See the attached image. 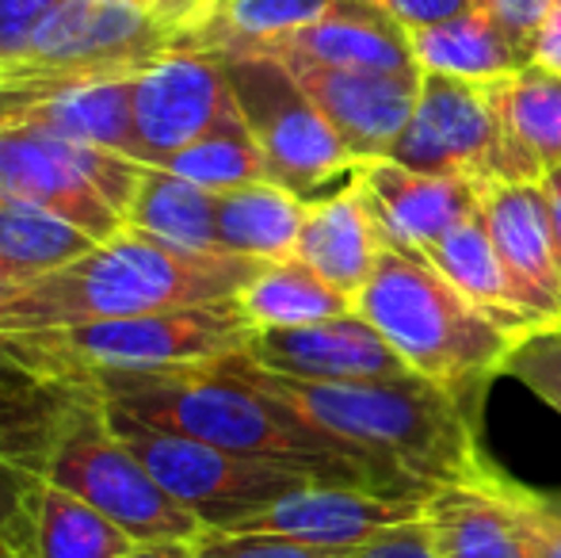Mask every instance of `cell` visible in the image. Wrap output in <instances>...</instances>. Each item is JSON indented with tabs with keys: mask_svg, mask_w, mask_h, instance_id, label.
Segmentation results:
<instances>
[{
	"mask_svg": "<svg viewBox=\"0 0 561 558\" xmlns=\"http://www.w3.org/2000/svg\"><path fill=\"white\" fill-rule=\"evenodd\" d=\"M58 4L61 0H0V73L31 50Z\"/></svg>",
	"mask_w": 561,
	"mask_h": 558,
	"instance_id": "8d00e7d4",
	"label": "cell"
},
{
	"mask_svg": "<svg viewBox=\"0 0 561 558\" xmlns=\"http://www.w3.org/2000/svg\"><path fill=\"white\" fill-rule=\"evenodd\" d=\"M550 4H554V0H485V8L496 15V23L524 46L527 58H531V43H535V35H539L542 20H547Z\"/></svg>",
	"mask_w": 561,
	"mask_h": 558,
	"instance_id": "f35d334b",
	"label": "cell"
},
{
	"mask_svg": "<svg viewBox=\"0 0 561 558\" xmlns=\"http://www.w3.org/2000/svg\"><path fill=\"white\" fill-rule=\"evenodd\" d=\"M424 261L444 280L455 283L478 310H485L496 326L508 329L512 337H527L531 329H542L539 321L519 306L508 272H504V264H501V253H496L493 238H489L481 207L473 210L466 223H458L450 234H444V238L424 253Z\"/></svg>",
	"mask_w": 561,
	"mask_h": 558,
	"instance_id": "603a6c76",
	"label": "cell"
},
{
	"mask_svg": "<svg viewBox=\"0 0 561 558\" xmlns=\"http://www.w3.org/2000/svg\"><path fill=\"white\" fill-rule=\"evenodd\" d=\"M46 482L96 505L138 544H203L210 536L199 516L187 513L126 447L96 390L69 413Z\"/></svg>",
	"mask_w": 561,
	"mask_h": 558,
	"instance_id": "ba28073f",
	"label": "cell"
},
{
	"mask_svg": "<svg viewBox=\"0 0 561 558\" xmlns=\"http://www.w3.org/2000/svg\"><path fill=\"white\" fill-rule=\"evenodd\" d=\"M359 161H382L421 100L424 73H355L279 58Z\"/></svg>",
	"mask_w": 561,
	"mask_h": 558,
	"instance_id": "2e32d148",
	"label": "cell"
},
{
	"mask_svg": "<svg viewBox=\"0 0 561 558\" xmlns=\"http://www.w3.org/2000/svg\"><path fill=\"white\" fill-rule=\"evenodd\" d=\"M233 104L226 66L207 50H172L134 77V157L164 164L199 141Z\"/></svg>",
	"mask_w": 561,
	"mask_h": 558,
	"instance_id": "7c38bea8",
	"label": "cell"
},
{
	"mask_svg": "<svg viewBox=\"0 0 561 558\" xmlns=\"http://www.w3.org/2000/svg\"><path fill=\"white\" fill-rule=\"evenodd\" d=\"M164 169L192 180V184L207 187V192H233V187L267 180L264 153H260L256 138H252L237 100L226 107L222 119H218L199 141L180 149L172 161H164Z\"/></svg>",
	"mask_w": 561,
	"mask_h": 558,
	"instance_id": "1f68e13d",
	"label": "cell"
},
{
	"mask_svg": "<svg viewBox=\"0 0 561 558\" xmlns=\"http://www.w3.org/2000/svg\"><path fill=\"white\" fill-rule=\"evenodd\" d=\"M493 475L489 467L478 482H450L428 493L424 524L436 558H527Z\"/></svg>",
	"mask_w": 561,
	"mask_h": 558,
	"instance_id": "7402d4cb",
	"label": "cell"
},
{
	"mask_svg": "<svg viewBox=\"0 0 561 558\" xmlns=\"http://www.w3.org/2000/svg\"><path fill=\"white\" fill-rule=\"evenodd\" d=\"M96 246L100 241L81 226L66 223L35 203L0 200V261L27 276V283L81 261Z\"/></svg>",
	"mask_w": 561,
	"mask_h": 558,
	"instance_id": "4dcf8cb0",
	"label": "cell"
},
{
	"mask_svg": "<svg viewBox=\"0 0 561 558\" xmlns=\"http://www.w3.org/2000/svg\"><path fill=\"white\" fill-rule=\"evenodd\" d=\"M192 558H352L344 551H321L283 536H264V532H210Z\"/></svg>",
	"mask_w": 561,
	"mask_h": 558,
	"instance_id": "d590c367",
	"label": "cell"
},
{
	"mask_svg": "<svg viewBox=\"0 0 561 558\" xmlns=\"http://www.w3.org/2000/svg\"><path fill=\"white\" fill-rule=\"evenodd\" d=\"M199 544H141L126 558H192Z\"/></svg>",
	"mask_w": 561,
	"mask_h": 558,
	"instance_id": "ee69618b",
	"label": "cell"
},
{
	"mask_svg": "<svg viewBox=\"0 0 561 558\" xmlns=\"http://www.w3.org/2000/svg\"><path fill=\"white\" fill-rule=\"evenodd\" d=\"M493 486L504 505H508L512 528H516L527 558H561V509L542 501L539 493L516 486L512 478H504L501 470L493 475Z\"/></svg>",
	"mask_w": 561,
	"mask_h": 558,
	"instance_id": "836d02e7",
	"label": "cell"
},
{
	"mask_svg": "<svg viewBox=\"0 0 561 558\" xmlns=\"http://www.w3.org/2000/svg\"><path fill=\"white\" fill-rule=\"evenodd\" d=\"M386 161L428 176H458L473 184H512L496 104L485 81L447 73L421 77V100Z\"/></svg>",
	"mask_w": 561,
	"mask_h": 558,
	"instance_id": "8fae6325",
	"label": "cell"
},
{
	"mask_svg": "<svg viewBox=\"0 0 561 558\" xmlns=\"http://www.w3.org/2000/svg\"><path fill=\"white\" fill-rule=\"evenodd\" d=\"M340 0H210L184 27L180 50L260 54L264 46L325 20Z\"/></svg>",
	"mask_w": 561,
	"mask_h": 558,
	"instance_id": "d4e9b609",
	"label": "cell"
},
{
	"mask_svg": "<svg viewBox=\"0 0 561 558\" xmlns=\"http://www.w3.org/2000/svg\"><path fill=\"white\" fill-rule=\"evenodd\" d=\"M0 127H27L134 157V77L31 92L0 89Z\"/></svg>",
	"mask_w": 561,
	"mask_h": 558,
	"instance_id": "d6986e66",
	"label": "cell"
},
{
	"mask_svg": "<svg viewBox=\"0 0 561 558\" xmlns=\"http://www.w3.org/2000/svg\"><path fill=\"white\" fill-rule=\"evenodd\" d=\"M352 558H436V551H432L428 524L413 521V524H401V528L386 532L382 539L367 544L363 551H355Z\"/></svg>",
	"mask_w": 561,
	"mask_h": 558,
	"instance_id": "ab89813d",
	"label": "cell"
},
{
	"mask_svg": "<svg viewBox=\"0 0 561 558\" xmlns=\"http://www.w3.org/2000/svg\"><path fill=\"white\" fill-rule=\"evenodd\" d=\"M424 501L428 498H398V493L355 490V486L310 482L306 490L290 493L260 516L244 521L237 532H264V536H283L306 547H321V551L355 555L401 524L424 521Z\"/></svg>",
	"mask_w": 561,
	"mask_h": 558,
	"instance_id": "4fadbf2b",
	"label": "cell"
},
{
	"mask_svg": "<svg viewBox=\"0 0 561 558\" xmlns=\"http://www.w3.org/2000/svg\"><path fill=\"white\" fill-rule=\"evenodd\" d=\"M260 54L355 73H424L416 66L409 31L393 23L375 0H340L333 15L264 46Z\"/></svg>",
	"mask_w": 561,
	"mask_h": 558,
	"instance_id": "ffe728a7",
	"label": "cell"
},
{
	"mask_svg": "<svg viewBox=\"0 0 561 558\" xmlns=\"http://www.w3.org/2000/svg\"><path fill=\"white\" fill-rule=\"evenodd\" d=\"M112 429L126 440L134 455L149 467V475L203 521L207 532H237L244 521L272 509L275 501L306 490L313 478L298 470L275 467L264 459H244V455L222 452L203 440L180 436V432L157 429L130 413L107 406Z\"/></svg>",
	"mask_w": 561,
	"mask_h": 558,
	"instance_id": "30bf717a",
	"label": "cell"
},
{
	"mask_svg": "<svg viewBox=\"0 0 561 558\" xmlns=\"http://www.w3.org/2000/svg\"><path fill=\"white\" fill-rule=\"evenodd\" d=\"M38 486L0 463V558H35Z\"/></svg>",
	"mask_w": 561,
	"mask_h": 558,
	"instance_id": "e575fe53",
	"label": "cell"
},
{
	"mask_svg": "<svg viewBox=\"0 0 561 558\" xmlns=\"http://www.w3.org/2000/svg\"><path fill=\"white\" fill-rule=\"evenodd\" d=\"M355 314L370 321L409 364V372L444 387L455 402L481 395L508 360L512 337L485 310L470 303L424 257L382 249L367 287L355 298Z\"/></svg>",
	"mask_w": 561,
	"mask_h": 558,
	"instance_id": "277c9868",
	"label": "cell"
},
{
	"mask_svg": "<svg viewBox=\"0 0 561 558\" xmlns=\"http://www.w3.org/2000/svg\"><path fill=\"white\" fill-rule=\"evenodd\" d=\"M256 367L290 379H401L413 375L363 314L310 321L290 329H256L244 344Z\"/></svg>",
	"mask_w": 561,
	"mask_h": 558,
	"instance_id": "9a60e30c",
	"label": "cell"
},
{
	"mask_svg": "<svg viewBox=\"0 0 561 558\" xmlns=\"http://www.w3.org/2000/svg\"><path fill=\"white\" fill-rule=\"evenodd\" d=\"M138 539L77 493L46 482L35 509V558H126Z\"/></svg>",
	"mask_w": 561,
	"mask_h": 558,
	"instance_id": "f546056e",
	"label": "cell"
},
{
	"mask_svg": "<svg viewBox=\"0 0 561 558\" xmlns=\"http://www.w3.org/2000/svg\"><path fill=\"white\" fill-rule=\"evenodd\" d=\"M237 379L256 387L298 413L306 424L336 444L375 459L424 486L478 482L489 463L478 452V424L444 387L401 375V379H290L252 364L244 352L222 356Z\"/></svg>",
	"mask_w": 561,
	"mask_h": 558,
	"instance_id": "7a4b0ae2",
	"label": "cell"
},
{
	"mask_svg": "<svg viewBox=\"0 0 561 558\" xmlns=\"http://www.w3.org/2000/svg\"><path fill=\"white\" fill-rule=\"evenodd\" d=\"M306 215L310 207L272 180L218 192V249L264 264L287 261L298 249Z\"/></svg>",
	"mask_w": 561,
	"mask_h": 558,
	"instance_id": "4316f807",
	"label": "cell"
},
{
	"mask_svg": "<svg viewBox=\"0 0 561 558\" xmlns=\"http://www.w3.org/2000/svg\"><path fill=\"white\" fill-rule=\"evenodd\" d=\"M126 226L146 230L195 253H222L218 249V192L176 176L164 164H146L138 192L126 210Z\"/></svg>",
	"mask_w": 561,
	"mask_h": 558,
	"instance_id": "83f0119b",
	"label": "cell"
},
{
	"mask_svg": "<svg viewBox=\"0 0 561 558\" xmlns=\"http://www.w3.org/2000/svg\"><path fill=\"white\" fill-rule=\"evenodd\" d=\"M375 4L413 35V31L458 20V15L473 12V8H485V0H375Z\"/></svg>",
	"mask_w": 561,
	"mask_h": 558,
	"instance_id": "74e56055",
	"label": "cell"
},
{
	"mask_svg": "<svg viewBox=\"0 0 561 558\" xmlns=\"http://www.w3.org/2000/svg\"><path fill=\"white\" fill-rule=\"evenodd\" d=\"M355 192L375 223L382 249L424 257L444 234H450L481 207L485 187L458 176L413 172L382 157V161L363 164Z\"/></svg>",
	"mask_w": 561,
	"mask_h": 558,
	"instance_id": "5bb4252c",
	"label": "cell"
},
{
	"mask_svg": "<svg viewBox=\"0 0 561 558\" xmlns=\"http://www.w3.org/2000/svg\"><path fill=\"white\" fill-rule=\"evenodd\" d=\"M89 395V383L54 379L0 352V463L43 490L61 429Z\"/></svg>",
	"mask_w": 561,
	"mask_h": 558,
	"instance_id": "ac0fdd59",
	"label": "cell"
},
{
	"mask_svg": "<svg viewBox=\"0 0 561 558\" xmlns=\"http://www.w3.org/2000/svg\"><path fill=\"white\" fill-rule=\"evenodd\" d=\"M409 43L424 73H447L458 81H496L531 66L527 50L496 23L489 8H473L458 20L413 31Z\"/></svg>",
	"mask_w": 561,
	"mask_h": 558,
	"instance_id": "484cf974",
	"label": "cell"
},
{
	"mask_svg": "<svg viewBox=\"0 0 561 558\" xmlns=\"http://www.w3.org/2000/svg\"><path fill=\"white\" fill-rule=\"evenodd\" d=\"M295 257L310 264L321 280L333 283L336 291L359 298L378 257H382V241H378V230L355 187L310 207L302 234H298Z\"/></svg>",
	"mask_w": 561,
	"mask_h": 558,
	"instance_id": "cb8c5ba5",
	"label": "cell"
},
{
	"mask_svg": "<svg viewBox=\"0 0 561 558\" xmlns=\"http://www.w3.org/2000/svg\"><path fill=\"white\" fill-rule=\"evenodd\" d=\"M485 84L501 119L512 184H539L561 164V77L531 61Z\"/></svg>",
	"mask_w": 561,
	"mask_h": 558,
	"instance_id": "44dd1931",
	"label": "cell"
},
{
	"mask_svg": "<svg viewBox=\"0 0 561 558\" xmlns=\"http://www.w3.org/2000/svg\"><path fill=\"white\" fill-rule=\"evenodd\" d=\"M184 23L138 0H61L31 50L0 73V89H66V84L138 77L180 50Z\"/></svg>",
	"mask_w": 561,
	"mask_h": 558,
	"instance_id": "52a82bcc",
	"label": "cell"
},
{
	"mask_svg": "<svg viewBox=\"0 0 561 558\" xmlns=\"http://www.w3.org/2000/svg\"><path fill=\"white\" fill-rule=\"evenodd\" d=\"M226 81L256 138L267 180L318 207L359 184L367 161L344 146L306 89L272 54H218Z\"/></svg>",
	"mask_w": 561,
	"mask_h": 558,
	"instance_id": "8992f818",
	"label": "cell"
},
{
	"mask_svg": "<svg viewBox=\"0 0 561 558\" xmlns=\"http://www.w3.org/2000/svg\"><path fill=\"white\" fill-rule=\"evenodd\" d=\"M23 283H27V276H20V272H15L12 264H4V261H0V306H4L8 298H12L15 291L23 287Z\"/></svg>",
	"mask_w": 561,
	"mask_h": 558,
	"instance_id": "f6af8a7d",
	"label": "cell"
},
{
	"mask_svg": "<svg viewBox=\"0 0 561 558\" xmlns=\"http://www.w3.org/2000/svg\"><path fill=\"white\" fill-rule=\"evenodd\" d=\"M531 61L542 69H550V73L561 77V0H554L547 12V20H542L539 35H535L531 43Z\"/></svg>",
	"mask_w": 561,
	"mask_h": 558,
	"instance_id": "60d3db41",
	"label": "cell"
},
{
	"mask_svg": "<svg viewBox=\"0 0 561 558\" xmlns=\"http://www.w3.org/2000/svg\"><path fill=\"white\" fill-rule=\"evenodd\" d=\"M481 218H485L489 238L501 253L519 306L539 326H561V269L542 187L489 184L481 192Z\"/></svg>",
	"mask_w": 561,
	"mask_h": 558,
	"instance_id": "e0dca14e",
	"label": "cell"
},
{
	"mask_svg": "<svg viewBox=\"0 0 561 558\" xmlns=\"http://www.w3.org/2000/svg\"><path fill=\"white\" fill-rule=\"evenodd\" d=\"M241 310L256 329H290V326H310V321L340 318V314L355 310V298L336 291L329 280H321L298 257L287 261L264 264L249 287L237 295Z\"/></svg>",
	"mask_w": 561,
	"mask_h": 558,
	"instance_id": "f1b7e54d",
	"label": "cell"
},
{
	"mask_svg": "<svg viewBox=\"0 0 561 558\" xmlns=\"http://www.w3.org/2000/svg\"><path fill=\"white\" fill-rule=\"evenodd\" d=\"M501 375L524 383L531 395H539L547 406L561 413V326L531 329L512 344Z\"/></svg>",
	"mask_w": 561,
	"mask_h": 558,
	"instance_id": "d6a6232c",
	"label": "cell"
},
{
	"mask_svg": "<svg viewBox=\"0 0 561 558\" xmlns=\"http://www.w3.org/2000/svg\"><path fill=\"white\" fill-rule=\"evenodd\" d=\"M542 195H547V210H550V230H554V249H558V269H561V164L550 169L539 180Z\"/></svg>",
	"mask_w": 561,
	"mask_h": 558,
	"instance_id": "b9f144b4",
	"label": "cell"
},
{
	"mask_svg": "<svg viewBox=\"0 0 561 558\" xmlns=\"http://www.w3.org/2000/svg\"><path fill=\"white\" fill-rule=\"evenodd\" d=\"M256 326L237 298L184 310L134 314V318L81 321L61 329L0 337V352L54 379L89 383L107 372H161V367L210 364L244 352Z\"/></svg>",
	"mask_w": 561,
	"mask_h": 558,
	"instance_id": "5b68a950",
	"label": "cell"
},
{
	"mask_svg": "<svg viewBox=\"0 0 561 558\" xmlns=\"http://www.w3.org/2000/svg\"><path fill=\"white\" fill-rule=\"evenodd\" d=\"M260 269L264 261L233 253H195L123 226L115 238L100 241L81 261L23 283L0 306V337L229 303L249 287Z\"/></svg>",
	"mask_w": 561,
	"mask_h": 558,
	"instance_id": "3957f363",
	"label": "cell"
},
{
	"mask_svg": "<svg viewBox=\"0 0 561 558\" xmlns=\"http://www.w3.org/2000/svg\"><path fill=\"white\" fill-rule=\"evenodd\" d=\"M138 4H146V8H153V12H164V15H172L176 23H192L195 15L203 12V8L210 4V0H138Z\"/></svg>",
	"mask_w": 561,
	"mask_h": 558,
	"instance_id": "7bdbcfd3",
	"label": "cell"
},
{
	"mask_svg": "<svg viewBox=\"0 0 561 558\" xmlns=\"http://www.w3.org/2000/svg\"><path fill=\"white\" fill-rule=\"evenodd\" d=\"M89 387L107 406L138 421L203 440V444H215L222 452L244 455V459H264L275 467L298 470L313 482L398 493V498H428L432 493V486L398 475L390 467H378L367 455L321 436L287 406L237 379L222 360L161 367V372H107L89 379Z\"/></svg>",
	"mask_w": 561,
	"mask_h": 558,
	"instance_id": "6da1fadb",
	"label": "cell"
},
{
	"mask_svg": "<svg viewBox=\"0 0 561 558\" xmlns=\"http://www.w3.org/2000/svg\"><path fill=\"white\" fill-rule=\"evenodd\" d=\"M141 172L146 164L115 149L0 127V200L35 203L96 241L126 226Z\"/></svg>",
	"mask_w": 561,
	"mask_h": 558,
	"instance_id": "9c48e42d",
	"label": "cell"
}]
</instances>
